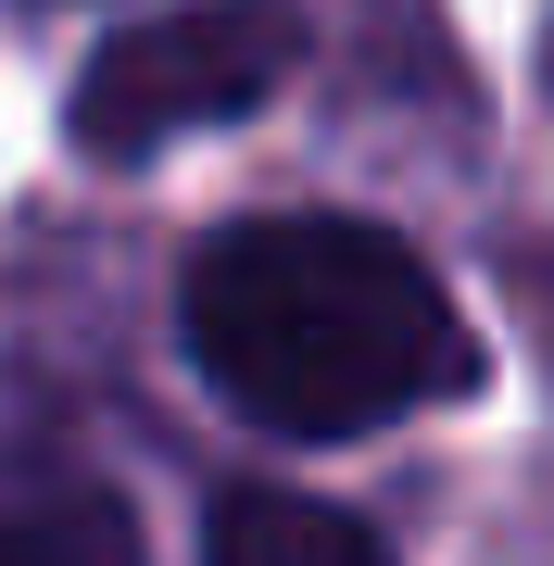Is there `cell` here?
Wrapping results in <instances>:
<instances>
[{
  "instance_id": "obj_4",
  "label": "cell",
  "mask_w": 554,
  "mask_h": 566,
  "mask_svg": "<svg viewBox=\"0 0 554 566\" xmlns=\"http://www.w3.org/2000/svg\"><path fill=\"white\" fill-rule=\"evenodd\" d=\"M0 566H126L114 516H0Z\"/></svg>"
},
{
  "instance_id": "obj_2",
  "label": "cell",
  "mask_w": 554,
  "mask_h": 566,
  "mask_svg": "<svg viewBox=\"0 0 554 566\" xmlns=\"http://www.w3.org/2000/svg\"><path fill=\"white\" fill-rule=\"evenodd\" d=\"M303 63V13L290 0H202V13H151L126 39L88 51L76 76V139L126 164L165 151L189 126H240L252 102H278V76Z\"/></svg>"
},
{
  "instance_id": "obj_1",
  "label": "cell",
  "mask_w": 554,
  "mask_h": 566,
  "mask_svg": "<svg viewBox=\"0 0 554 566\" xmlns=\"http://www.w3.org/2000/svg\"><path fill=\"white\" fill-rule=\"evenodd\" d=\"M177 315H189V365L290 441L390 428L441 390H467L479 365L441 277L390 227H353V214H252L202 240Z\"/></svg>"
},
{
  "instance_id": "obj_3",
  "label": "cell",
  "mask_w": 554,
  "mask_h": 566,
  "mask_svg": "<svg viewBox=\"0 0 554 566\" xmlns=\"http://www.w3.org/2000/svg\"><path fill=\"white\" fill-rule=\"evenodd\" d=\"M202 566H390V542L353 528L341 504H315V491H215Z\"/></svg>"
}]
</instances>
